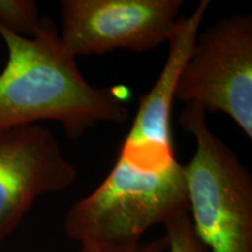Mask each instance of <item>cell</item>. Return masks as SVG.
Wrapping results in <instances>:
<instances>
[{"mask_svg": "<svg viewBox=\"0 0 252 252\" xmlns=\"http://www.w3.org/2000/svg\"><path fill=\"white\" fill-rule=\"evenodd\" d=\"M175 99L222 112L252 139V17L236 13L197 34Z\"/></svg>", "mask_w": 252, "mask_h": 252, "instance_id": "4", "label": "cell"}, {"mask_svg": "<svg viewBox=\"0 0 252 252\" xmlns=\"http://www.w3.org/2000/svg\"><path fill=\"white\" fill-rule=\"evenodd\" d=\"M75 166L42 126L0 130V244L40 196L74 184Z\"/></svg>", "mask_w": 252, "mask_h": 252, "instance_id": "6", "label": "cell"}, {"mask_svg": "<svg viewBox=\"0 0 252 252\" xmlns=\"http://www.w3.org/2000/svg\"><path fill=\"white\" fill-rule=\"evenodd\" d=\"M182 7L181 0H63L60 39L76 59L149 52L168 42Z\"/></svg>", "mask_w": 252, "mask_h": 252, "instance_id": "5", "label": "cell"}, {"mask_svg": "<svg viewBox=\"0 0 252 252\" xmlns=\"http://www.w3.org/2000/svg\"><path fill=\"white\" fill-rule=\"evenodd\" d=\"M7 62L0 71V130L53 121L68 138L102 123L119 124L128 109L119 90L90 84L48 18L32 37L0 27Z\"/></svg>", "mask_w": 252, "mask_h": 252, "instance_id": "1", "label": "cell"}, {"mask_svg": "<svg viewBox=\"0 0 252 252\" xmlns=\"http://www.w3.org/2000/svg\"><path fill=\"white\" fill-rule=\"evenodd\" d=\"M42 23L33 0H0V27L15 35L32 37Z\"/></svg>", "mask_w": 252, "mask_h": 252, "instance_id": "7", "label": "cell"}, {"mask_svg": "<svg viewBox=\"0 0 252 252\" xmlns=\"http://www.w3.org/2000/svg\"><path fill=\"white\" fill-rule=\"evenodd\" d=\"M166 228L167 252H209L193 226L188 214L169 220Z\"/></svg>", "mask_w": 252, "mask_h": 252, "instance_id": "8", "label": "cell"}, {"mask_svg": "<svg viewBox=\"0 0 252 252\" xmlns=\"http://www.w3.org/2000/svg\"><path fill=\"white\" fill-rule=\"evenodd\" d=\"M188 212L184 165L154 169L118 157L102 184L70 207L64 230L80 245L127 248Z\"/></svg>", "mask_w": 252, "mask_h": 252, "instance_id": "2", "label": "cell"}, {"mask_svg": "<svg viewBox=\"0 0 252 252\" xmlns=\"http://www.w3.org/2000/svg\"><path fill=\"white\" fill-rule=\"evenodd\" d=\"M207 113L186 106L180 124L194 138L184 165L189 212L209 252H252V179L237 154L208 126Z\"/></svg>", "mask_w": 252, "mask_h": 252, "instance_id": "3", "label": "cell"}, {"mask_svg": "<svg viewBox=\"0 0 252 252\" xmlns=\"http://www.w3.org/2000/svg\"><path fill=\"white\" fill-rule=\"evenodd\" d=\"M168 241L166 235L162 237L140 241L139 243L131 245L127 248H103L89 247V245H80L77 252H167Z\"/></svg>", "mask_w": 252, "mask_h": 252, "instance_id": "9", "label": "cell"}]
</instances>
